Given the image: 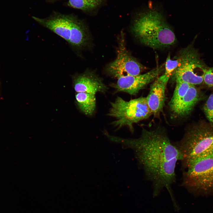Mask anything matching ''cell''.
<instances>
[{"mask_svg": "<svg viewBox=\"0 0 213 213\" xmlns=\"http://www.w3.org/2000/svg\"><path fill=\"white\" fill-rule=\"evenodd\" d=\"M168 81L162 75L157 78L150 87L146 99L152 114H156L163 109L165 100V89Z\"/></svg>", "mask_w": 213, "mask_h": 213, "instance_id": "obj_11", "label": "cell"}, {"mask_svg": "<svg viewBox=\"0 0 213 213\" xmlns=\"http://www.w3.org/2000/svg\"><path fill=\"white\" fill-rule=\"evenodd\" d=\"M96 94L85 92H78L75 99L78 106L84 114L88 116L93 115L96 111Z\"/></svg>", "mask_w": 213, "mask_h": 213, "instance_id": "obj_13", "label": "cell"}, {"mask_svg": "<svg viewBox=\"0 0 213 213\" xmlns=\"http://www.w3.org/2000/svg\"><path fill=\"white\" fill-rule=\"evenodd\" d=\"M126 141L135 152L147 179L151 183L154 196L166 188L173 198L171 187L176 180V163L181 160V156L165 131L143 129L139 138Z\"/></svg>", "mask_w": 213, "mask_h": 213, "instance_id": "obj_1", "label": "cell"}, {"mask_svg": "<svg viewBox=\"0 0 213 213\" xmlns=\"http://www.w3.org/2000/svg\"><path fill=\"white\" fill-rule=\"evenodd\" d=\"M200 93L194 85H191L184 96L171 111L175 116L183 117L188 115L201 99Z\"/></svg>", "mask_w": 213, "mask_h": 213, "instance_id": "obj_12", "label": "cell"}, {"mask_svg": "<svg viewBox=\"0 0 213 213\" xmlns=\"http://www.w3.org/2000/svg\"><path fill=\"white\" fill-rule=\"evenodd\" d=\"M110 105L107 115L114 118L111 124L116 128V130L126 127L133 133L134 124L148 118L152 114L146 97L127 101L118 96L110 102Z\"/></svg>", "mask_w": 213, "mask_h": 213, "instance_id": "obj_4", "label": "cell"}, {"mask_svg": "<svg viewBox=\"0 0 213 213\" xmlns=\"http://www.w3.org/2000/svg\"><path fill=\"white\" fill-rule=\"evenodd\" d=\"M76 17L72 14H63L57 12H54L44 18L32 17L38 23L63 38L68 44L73 35Z\"/></svg>", "mask_w": 213, "mask_h": 213, "instance_id": "obj_8", "label": "cell"}, {"mask_svg": "<svg viewBox=\"0 0 213 213\" xmlns=\"http://www.w3.org/2000/svg\"><path fill=\"white\" fill-rule=\"evenodd\" d=\"M176 59H171L170 54L168 55L167 59L165 64V71L163 75L165 78L169 80L178 66L179 61L178 58L176 57Z\"/></svg>", "mask_w": 213, "mask_h": 213, "instance_id": "obj_16", "label": "cell"}, {"mask_svg": "<svg viewBox=\"0 0 213 213\" xmlns=\"http://www.w3.org/2000/svg\"><path fill=\"white\" fill-rule=\"evenodd\" d=\"M119 40L116 57L107 66L106 71L107 73L117 79L129 75L140 74L145 68L127 50L124 35L122 31Z\"/></svg>", "mask_w": 213, "mask_h": 213, "instance_id": "obj_7", "label": "cell"}, {"mask_svg": "<svg viewBox=\"0 0 213 213\" xmlns=\"http://www.w3.org/2000/svg\"><path fill=\"white\" fill-rule=\"evenodd\" d=\"M174 144L181 154L184 169L195 161L213 157V126L198 123L187 130L182 138Z\"/></svg>", "mask_w": 213, "mask_h": 213, "instance_id": "obj_3", "label": "cell"}, {"mask_svg": "<svg viewBox=\"0 0 213 213\" xmlns=\"http://www.w3.org/2000/svg\"><path fill=\"white\" fill-rule=\"evenodd\" d=\"M48 2H53L58 0H46Z\"/></svg>", "mask_w": 213, "mask_h": 213, "instance_id": "obj_19", "label": "cell"}, {"mask_svg": "<svg viewBox=\"0 0 213 213\" xmlns=\"http://www.w3.org/2000/svg\"><path fill=\"white\" fill-rule=\"evenodd\" d=\"M176 85L173 96L169 103L171 110L178 104L188 90L191 84L180 81L176 80Z\"/></svg>", "mask_w": 213, "mask_h": 213, "instance_id": "obj_15", "label": "cell"}, {"mask_svg": "<svg viewBox=\"0 0 213 213\" xmlns=\"http://www.w3.org/2000/svg\"><path fill=\"white\" fill-rule=\"evenodd\" d=\"M176 57L179 64L172 75L175 81H182L194 85L203 82V76L198 75L196 72L204 73L206 69V65L192 45L181 50Z\"/></svg>", "mask_w": 213, "mask_h": 213, "instance_id": "obj_6", "label": "cell"}, {"mask_svg": "<svg viewBox=\"0 0 213 213\" xmlns=\"http://www.w3.org/2000/svg\"><path fill=\"white\" fill-rule=\"evenodd\" d=\"M105 0H69L67 5L83 11L90 12L96 9Z\"/></svg>", "mask_w": 213, "mask_h": 213, "instance_id": "obj_14", "label": "cell"}, {"mask_svg": "<svg viewBox=\"0 0 213 213\" xmlns=\"http://www.w3.org/2000/svg\"><path fill=\"white\" fill-rule=\"evenodd\" d=\"M162 66L157 67L143 74L119 78L116 83L113 84L112 86L117 91L135 95L156 78L162 72Z\"/></svg>", "mask_w": 213, "mask_h": 213, "instance_id": "obj_9", "label": "cell"}, {"mask_svg": "<svg viewBox=\"0 0 213 213\" xmlns=\"http://www.w3.org/2000/svg\"><path fill=\"white\" fill-rule=\"evenodd\" d=\"M203 79L206 85L213 88V67L206 69L203 74Z\"/></svg>", "mask_w": 213, "mask_h": 213, "instance_id": "obj_18", "label": "cell"}, {"mask_svg": "<svg viewBox=\"0 0 213 213\" xmlns=\"http://www.w3.org/2000/svg\"><path fill=\"white\" fill-rule=\"evenodd\" d=\"M203 109L210 124L213 126V94L210 95L208 99L204 106Z\"/></svg>", "mask_w": 213, "mask_h": 213, "instance_id": "obj_17", "label": "cell"}, {"mask_svg": "<svg viewBox=\"0 0 213 213\" xmlns=\"http://www.w3.org/2000/svg\"><path fill=\"white\" fill-rule=\"evenodd\" d=\"M131 31L142 44L159 49L174 45L176 38L172 29L159 14H141L134 20Z\"/></svg>", "mask_w": 213, "mask_h": 213, "instance_id": "obj_2", "label": "cell"}, {"mask_svg": "<svg viewBox=\"0 0 213 213\" xmlns=\"http://www.w3.org/2000/svg\"><path fill=\"white\" fill-rule=\"evenodd\" d=\"M72 78L74 89L77 93H105L108 89L102 79L94 71L87 69L83 73L74 75Z\"/></svg>", "mask_w": 213, "mask_h": 213, "instance_id": "obj_10", "label": "cell"}, {"mask_svg": "<svg viewBox=\"0 0 213 213\" xmlns=\"http://www.w3.org/2000/svg\"><path fill=\"white\" fill-rule=\"evenodd\" d=\"M184 170L182 187L195 196H213V157L195 161Z\"/></svg>", "mask_w": 213, "mask_h": 213, "instance_id": "obj_5", "label": "cell"}]
</instances>
